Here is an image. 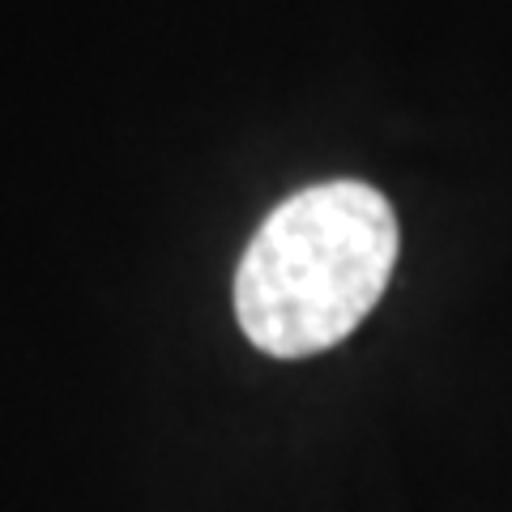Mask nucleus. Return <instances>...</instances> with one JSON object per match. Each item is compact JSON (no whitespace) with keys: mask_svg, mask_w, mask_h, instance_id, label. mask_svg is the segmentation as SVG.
Here are the masks:
<instances>
[{"mask_svg":"<svg viewBox=\"0 0 512 512\" xmlns=\"http://www.w3.org/2000/svg\"><path fill=\"white\" fill-rule=\"evenodd\" d=\"M397 265V218L363 180L286 197L252 235L235 278V312L265 355L303 359L350 338Z\"/></svg>","mask_w":512,"mask_h":512,"instance_id":"obj_1","label":"nucleus"}]
</instances>
